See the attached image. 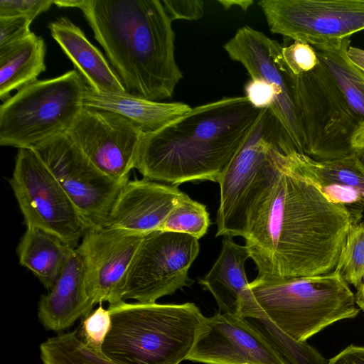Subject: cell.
I'll return each mask as SVG.
<instances>
[{
  "instance_id": "obj_1",
  "label": "cell",
  "mask_w": 364,
  "mask_h": 364,
  "mask_svg": "<svg viewBox=\"0 0 364 364\" xmlns=\"http://www.w3.org/2000/svg\"><path fill=\"white\" fill-rule=\"evenodd\" d=\"M352 216L276 151L274 168L251 204L244 238L257 277L284 279L335 270Z\"/></svg>"
},
{
  "instance_id": "obj_2",
  "label": "cell",
  "mask_w": 364,
  "mask_h": 364,
  "mask_svg": "<svg viewBox=\"0 0 364 364\" xmlns=\"http://www.w3.org/2000/svg\"><path fill=\"white\" fill-rule=\"evenodd\" d=\"M262 109L245 96L224 97L144 133L135 166L144 178L178 186L219 182Z\"/></svg>"
},
{
  "instance_id": "obj_3",
  "label": "cell",
  "mask_w": 364,
  "mask_h": 364,
  "mask_svg": "<svg viewBox=\"0 0 364 364\" xmlns=\"http://www.w3.org/2000/svg\"><path fill=\"white\" fill-rule=\"evenodd\" d=\"M127 92L171 97L183 73L172 21L159 0H82L79 8Z\"/></svg>"
},
{
  "instance_id": "obj_4",
  "label": "cell",
  "mask_w": 364,
  "mask_h": 364,
  "mask_svg": "<svg viewBox=\"0 0 364 364\" xmlns=\"http://www.w3.org/2000/svg\"><path fill=\"white\" fill-rule=\"evenodd\" d=\"M111 327L103 355L119 364H180L187 360L205 318L191 302L109 305Z\"/></svg>"
},
{
  "instance_id": "obj_5",
  "label": "cell",
  "mask_w": 364,
  "mask_h": 364,
  "mask_svg": "<svg viewBox=\"0 0 364 364\" xmlns=\"http://www.w3.org/2000/svg\"><path fill=\"white\" fill-rule=\"evenodd\" d=\"M245 290L280 330L301 343L360 311L355 294L336 269L284 279L257 277Z\"/></svg>"
},
{
  "instance_id": "obj_6",
  "label": "cell",
  "mask_w": 364,
  "mask_h": 364,
  "mask_svg": "<svg viewBox=\"0 0 364 364\" xmlns=\"http://www.w3.org/2000/svg\"><path fill=\"white\" fill-rule=\"evenodd\" d=\"M297 151L271 109H262L218 183L216 236H245L247 215L274 167V154Z\"/></svg>"
},
{
  "instance_id": "obj_7",
  "label": "cell",
  "mask_w": 364,
  "mask_h": 364,
  "mask_svg": "<svg viewBox=\"0 0 364 364\" xmlns=\"http://www.w3.org/2000/svg\"><path fill=\"white\" fill-rule=\"evenodd\" d=\"M86 85L74 69L18 90L0 106V145L33 147L66 132L84 107Z\"/></svg>"
},
{
  "instance_id": "obj_8",
  "label": "cell",
  "mask_w": 364,
  "mask_h": 364,
  "mask_svg": "<svg viewBox=\"0 0 364 364\" xmlns=\"http://www.w3.org/2000/svg\"><path fill=\"white\" fill-rule=\"evenodd\" d=\"M284 70L300 126L303 154L326 161L355 152L352 139L359 120L322 62L299 75L291 73L284 62Z\"/></svg>"
},
{
  "instance_id": "obj_9",
  "label": "cell",
  "mask_w": 364,
  "mask_h": 364,
  "mask_svg": "<svg viewBox=\"0 0 364 364\" xmlns=\"http://www.w3.org/2000/svg\"><path fill=\"white\" fill-rule=\"evenodd\" d=\"M9 181L26 226L48 231L72 247L77 245L87 227L33 147L18 149Z\"/></svg>"
},
{
  "instance_id": "obj_10",
  "label": "cell",
  "mask_w": 364,
  "mask_h": 364,
  "mask_svg": "<svg viewBox=\"0 0 364 364\" xmlns=\"http://www.w3.org/2000/svg\"><path fill=\"white\" fill-rule=\"evenodd\" d=\"M83 220L87 230L105 227L126 182L116 181L97 168L66 132L33 146Z\"/></svg>"
},
{
  "instance_id": "obj_11",
  "label": "cell",
  "mask_w": 364,
  "mask_h": 364,
  "mask_svg": "<svg viewBox=\"0 0 364 364\" xmlns=\"http://www.w3.org/2000/svg\"><path fill=\"white\" fill-rule=\"evenodd\" d=\"M200 250L198 240L158 230L144 237L129 272L123 300L154 303L193 283L188 269Z\"/></svg>"
},
{
  "instance_id": "obj_12",
  "label": "cell",
  "mask_w": 364,
  "mask_h": 364,
  "mask_svg": "<svg viewBox=\"0 0 364 364\" xmlns=\"http://www.w3.org/2000/svg\"><path fill=\"white\" fill-rule=\"evenodd\" d=\"M269 31L311 46L364 31V0H262Z\"/></svg>"
},
{
  "instance_id": "obj_13",
  "label": "cell",
  "mask_w": 364,
  "mask_h": 364,
  "mask_svg": "<svg viewBox=\"0 0 364 364\" xmlns=\"http://www.w3.org/2000/svg\"><path fill=\"white\" fill-rule=\"evenodd\" d=\"M66 132L102 172L129 181L144 134L135 123L116 112L83 107Z\"/></svg>"
},
{
  "instance_id": "obj_14",
  "label": "cell",
  "mask_w": 364,
  "mask_h": 364,
  "mask_svg": "<svg viewBox=\"0 0 364 364\" xmlns=\"http://www.w3.org/2000/svg\"><path fill=\"white\" fill-rule=\"evenodd\" d=\"M187 360L204 364H288L245 318L220 312L205 318Z\"/></svg>"
},
{
  "instance_id": "obj_15",
  "label": "cell",
  "mask_w": 364,
  "mask_h": 364,
  "mask_svg": "<svg viewBox=\"0 0 364 364\" xmlns=\"http://www.w3.org/2000/svg\"><path fill=\"white\" fill-rule=\"evenodd\" d=\"M144 237L107 228L86 230L77 250L95 304L124 301L125 282Z\"/></svg>"
},
{
  "instance_id": "obj_16",
  "label": "cell",
  "mask_w": 364,
  "mask_h": 364,
  "mask_svg": "<svg viewBox=\"0 0 364 364\" xmlns=\"http://www.w3.org/2000/svg\"><path fill=\"white\" fill-rule=\"evenodd\" d=\"M223 48L230 58L241 63L251 79L273 86L278 98L272 109L279 119L297 152L303 154V141L292 95L284 70L282 46L249 26L238 28Z\"/></svg>"
},
{
  "instance_id": "obj_17",
  "label": "cell",
  "mask_w": 364,
  "mask_h": 364,
  "mask_svg": "<svg viewBox=\"0 0 364 364\" xmlns=\"http://www.w3.org/2000/svg\"><path fill=\"white\" fill-rule=\"evenodd\" d=\"M182 191L177 186L144 178L122 188L104 228L146 236L160 230Z\"/></svg>"
},
{
  "instance_id": "obj_18",
  "label": "cell",
  "mask_w": 364,
  "mask_h": 364,
  "mask_svg": "<svg viewBox=\"0 0 364 364\" xmlns=\"http://www.w3.org/2000/svg\"><path fill=\"white\" fill-rule=\"evenodd\" d=\"M289 157L299 174L331 202L343 205L349 210L353 225L363 220L364 163L358 151L326 161L314 160L297 151L289 154Z\"/></svg>"
},
{
  "instance_id": "obj_19",
  "label": "cell",
  "mask_w": 364,
  "mask_h": 364,
  "mask_svg": "<svg viewBox=\"0 0 364 364\" xmlns=\"http://www.w3.org/2000/svg\"><path fill=\"white\" fill-rule=\"evenodd\" d=\"M95 305L87 286L82 257L74 248L51 289L41 296L38 317L48 330L60 331L80 317H86Z\"/></svg>"
},
{
  "instance_id": "obj_20",
  "label": "cell",
  "mask_w": 364,
  "mask_h": 364,
  "mask_svg": "<svg viewBox=\"0 0 364 364\" xmlns=\"http://www.w3.org/2000/svg\"><path fill=\"white\" fill-rule=\"evenodd\" d=\"M48 28L89 87L100 92H127L102 53L69 18L60 16L50 22Z\"/></svg>"
},
{
  "instance_id": "obj_21",
  "label": "cell",
  "mask_w": 364,
  "mask_h": 364,
  "mask_svg": "<svg viewBox=\"0 0 364 364\" xmlns=\"http://www.w3.org/2000/svg\"><path fill=\"white\" fill-rule=\"evenodd\" d=\"M83 106L119 114L135 123L144 133L162 128L192 108L186 103L152 101L127 92H97L88 85L84 92Z\"/></svg>"
},
{
  "instance_id": "obj_22",
  "label": "cell",
  "mask_w": 364,
  "mask_h": 364,
  "mask_svg": "<svg viewBox=\"0 0 364 364\" xmlns=\"http://www.w3.org/2000/svg\"><path fill=\"white\" fill-rule=\"evenodd\" d=\"M250 258L246 247L225 237L222 250L210 270L199 282L214 296L218 312L239 316L240 298L248 286L245 264Z\"/></svg>"
},
{
  "instance_id": "obj_23",
  "label": "cell",
  "mask_w": 364,
  "mask_h": 364,
  "mask_svg": "<svg viewBox=\"0 0 364 364\" xmlns=\"http://www.w3.org/2000/svg\"><path fill=\"white\" fill-rule=\"evenodd\" d=\"M73 249L48 231L26 226L18 245V260L50 290Z\"/></svg>"
},
{
  "instance_id": "obj_24",
  "label": "cell",
  "mask_w": 364,
  "mask_h": 364,
  "mask_svg": "<svg viewBox=\"0 0 364 364\" xmlns=\"http://www.w3.org/2000/svg\"><path fill=\"white\" fill-rule=\"evenodd\" d=\"M46 46L41 36L32 33L26 38L0 48V99L6 100L14 90L37 80L46 70Z\"/></svg>"
},
{
  "instance_id": "obj_25",
  "label": "cell",
  "mask_w": 364,
  "mask_h": 364,
  "mask_svg": "<svg viewBox=\"0 0 364 364\" xmlns=\"http://www.w3.org/2000/svg\"><path fill=\"white\" fill-rule=\"evenodd\" d=\"M350 43V38H347L312 47L361 124L364 123V73L347 55Z\"/></svg>"
},
{
  "instance_id": "obj_26",
  "label": "cell",
  "mask_w": 364,
  "mask_h": 364,
  "mask_svg": "<svg viewBox=\"0 0 364 364\" xmlns=\"http://www.w3.org/2000/svg\"><path fill=\"white\" fill-rule=\"evenodd\" d=\"M239 316L245 318L259 330L288 364L328 363V360L306 342H298L280 330L254 302L245 289L240 298Z\"/></svg>"
},
{
  "instance_id": "obj_27",
  "label": "cell",
  "mask_w": 364,
  "mask_h": 364,
  "mask_svg": "<svg viewBox=\"0 0 364 364\" xmlns=\"http://www.w3.org/2000/svg\"><path fill=\"white\" fill-rule=\"evenodd\" d=\"M43 364H119L89 348L78 331L51 337L40 346Z\"/></svg>"
},
{
  "instance_id": "obj_28",
  "label": "cell",
  "mask_w": 364,
  "mask_h": 364,
  "mask_svg": "<svg viewBox=\"0 0 364 364\" xmlns=\"http://www.w3.org/2000/svg\"><path fill=\"white\" fill-rule=\"evenodd\" d=\"M210 224L206 205L182 192L159 230L185 233L198 240L206 234Z\"/></svg>"
},
{
  "instance_id": "obj_29",
  "label": "cell",
  "mask_w": 364,
  "mask_h": 364,
  "mask_svg": "<svg viewBox=\"0 0 364 364\" xmlns=\"http://www.w3.org/2000/svg\"><path fill=\"white\" fill-rule=\"evenodd\" d=\"M335 269L355 288L364 282V219L350 228Z\"/></svg>"
},
{
  "instance_id": "obj_30",
  "label": "cell",
  "mask_w": 364,
  "mask_h": 364,
  "mask_svg": "<svg viewBox=\"0 0 364 364\" xmlns=\"http://www.w3.org/2000/svg\"><path fill=\"white\" fill-rule=\"evenodd\" d=\"M109 309L100 304L93 312L85 317L78 334L82 342L93 351L103 355L102 346L111 327Z\"/></svg>"
},
{
  "instance_id": "obj_31",
  "label": "cell",
  "mask_w": 364,
  "mask_h": 364,
  "mask_svg": "<svg viewBox=\"0 0 364 364\" xmlns=\"http://www.w3.org/2000/svg\"><path fill=\"white\" fill-rule=\"evenodd\" d=\"M282 55L287 68L294 75L313 70L319 63L314 48L299 41H294L287 46H282Z\"/></svg>"
},
{
  "instance_id": "obj_32",
  "label": "cell",
  "mask_w": 364,
  "mask_h": 364,
  "mask_svg": "<svg viewBox=\"0 0 364 364\" xmlns=\"http://www.w3.org/2000/svg\"><path fill=\"white\" fill-rule=\"evenodd\" d=\"M53 4V0H0V17L21 16L33 21Z\"/></svg>"
},
{
  "instance_id": "obj_33",
  "label": "cell",
  "mask_w": 364,
  "mask_h": 364,
  "mask_svg": "<svg viewBox=\"0 0 364 364\" xmlns=\"http://www.w3.org/2000/svg\"><path fill=\"white\" fill-rule=\"evenodd\" d=\"M32 21L21 17H0V48L16 43L26 38L33 32Z\"/></svg>"
},
{
  "instance_id": "obj_34",
  "label": "cell",
  "mask_w": 364,
  "mask_h": 364,
  "mask_svg": "<svg viewBox=\"0 0 364 364\" xmlns=\"http://www.w3.org/2000/svg\"><path fill=\"white\" fill-rule=\"evenodd\" d=\"M245 94L251 105L257 109L272 108L278 98L275 88L258 79H250L245 85Z\"/></svg>"
},
{
  "instance_id": "obj_35",
  "label": "cell",
  "mask_w": 364,
  "mask_h": 364,
  "mask_svg": "<svg viewBox=\"0 0 364 364\" xmlns=\"http://www.w3.org/2000/svg\"><path fill=\"white\" fill-rule=\"evenodd\" d=\"M163 5L171 21H196L204 14L202 0H163Z\"/></svg>"
},
{
  "instance_id": "obj_36",
  "label": "cell",
  "mask_w": 364,
  "mask_h": 364,
  "mask_svg": "<svg viewBox=\"0 0 364 364\" xmlns=\"http://www.w3.org/2000/svg\"><path fill=\"white\" fill-rule=\"evenodd\" d=\"M327 364H364V346H348L328 360Z\"/></svg>"
},
{
  "instance_id": "obj_37",
  "label": "cell",
  "mask_w": 364,
  "mask_h": 364,
  "mask_svg": "<svg viewBox=\"0 0 364 364\" xmlns=\"http://www.w3.org/2000/svg\"><path fill=\"white\" fill-rule=\"evenodd\" d=\"M349 60L364 73V50L350 46L347 50Z\"/></svg>"
},
{
  "instance_id": "obj_38",
  "label": "cell",
  "mask_w": 364,
  "mask_h": 364,
  "mask_svg": "<svg viewBox=\"0 0 364 364\" xmlns=\"http://www.w3.org/2000/svg\"><path fill=\"white\" fill-rule=\"evenodd\" d=\"M217 1L225 10L237 6L243 11H246L254 3L252 0H218Z\"/></svg>"
},
{
  "instance_id": "obj_39",
  "label": "cell",
  "mask_w": 364,
  "mask_h": 364,
  "mask_svg": "<svg viewBox=\"0 0 364 364\" xmlns=\"http://www.w3.org/2000/svg\"><path fill=\"white\" fill-rule=\"evenodd\" d=\"M362 144H364V123H361L358 125L352 139V145L355 151V149Z\"/></svg>"
},
{
  "instance_id": "obj_40",
  "label": "cell",
  "mask_w": 364,
  "mask_h": 364,
  "mask_svg": "<svg viewBox=\"0 0 364 364\" xmlns=\"http://www.w3.org/2000/svg\"><path fill=\"white\" fill-rule=\"evenodd\" d=\"M82 0H53V4L60 8L79 9Z\"/></svg>"
},
{
  "instance_id": "obj_41",
  "label": "cell",
  "mask_w": 364,
  "mask_h": 364,
  "mask_svg": "<svg viewBox=\"0 0 364 364\" xmlns=\"http://www.w3.org/2000/svg\"><path fill=\"white\" fill-rule=\"evenodd\" d=\"M355 289V297L356 304L360 310L364 312V282Z\"/></svg>"
},
{
  "instance_id": "obj_42",
  "label": "cell",
  "mask_w": 364,
  "mask_h": 364,
  "mask_svg": "<svg viewBox=\"0 0 364 364\" xmlns=\"http://www.w3.org/2000/svg\"><path fill=\"white\" fill-rule=\"evenodd\" d=\"M357 150L359 151H364V144L360 145L358 148H357Z\"/></svg>"
},
{
  "instance_id": "obj_43",
  "label": "cell",
  "mask_w": 364,
  "mask_h": 364,
  "mask_svg": "<svg viewBox=\"0 0 364 364\" xmlns=\"http://www.w3.org/2000/svg\"><path fill=\"white\" fill-rule=\"evenodd\" d=\"M358 153H359V154H360V158H361L362 161H363V163H364V151H359Z\"/></svg>"
}]
</instances>
